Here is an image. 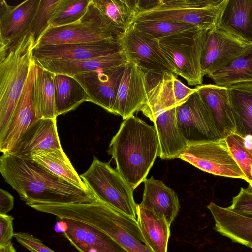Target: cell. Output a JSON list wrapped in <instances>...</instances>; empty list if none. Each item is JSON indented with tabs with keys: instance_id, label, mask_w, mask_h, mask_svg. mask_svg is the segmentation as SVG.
I'll use <instances>...</instances> for the list:
<instances>
[{
	"instance_id": "obj_1",
	"label": "cell",
	"mask_w": 252,
	"mask_h": 252,
	"mask_svg": "<svg viewBox=\"0 0 252 252\" xmlns=\"http://www.w3.org/2000/svg\"><path fill=\"white\" fill-rule=\"evenodd\" d=\"M0 171L28 206L33 203L87 202L95 199L91 191L56 176L30 158L3 153L0 158Z\"/></svg>"
},
{
	"instance_id": "obj_2",
	"label": "cell",
	"mask_w": 252,
	"mask_h": 252,
	"mask_svg": "<svg viewBox=\"0 0 252 252\" xmlns=\"http://www.w3.org/2000/svg\"><path fill=\"white\" fill-rule=\"evenodd\" d=\"M107 152L116 170L134 189L147 178L158 156L159 142L154 126L132 115L124 120Z\"/></svg>"
},
{
	"instance_id": "obj_3",
	"label": "cell",
	"mask_w": 252,
	"mask_h": 252,
	"mask_svg": "<svg viewBox=\"0 0 252 252\" xmlns=\"http://www.w3.org/2000/svg\"><path fill=\"white\" fill-rule=\"evenodd\" d=\"M43 211L58 218L68 219L94 227L109 235L128 252H153L135 218L96 198L87 202L46 204Z\"/></svg>"
},
{
	"instance_id": "obj_4",
	"label": "cell",
	"mask_w": 252,
	"mask_h": 252,
	"mask_svg": "<svg viewBox=\"0 0 252 252\" xmlns=\"http://www.w3.org/2000/svg\"><path fill=\"white\" fill-rule=\"evenodd\" d=\"M33 34L29 31L0 50V134L5 129L34 63Z\"/></svg>"
},
{
	"instance_id": "obj_5",
	"label": "cell",
	"mask_w": 252,
	"mask_h": 252,
	"mask_svg": "<svg viewBox=\"0 0 252 252\" xmlns=\"http://www.w3.org/2000/svg\"><path fill=\"white\" fill-rule=\"evenodd\" d=\"M226 2L227 0H156L154 6L140 13L135 21L173 22L210 30L217 27Z\"/></svg>"
},
{
	"instance_id": "obj_6",
	"label": "cell",
	"mask_w": 252,
	"mask_h": 252,
	"mask_svg": "<svg viewBox=\"0 0 252 252\" xmlns=\"http://www.w3.org/2000/svg\"><path fill=\"white\" fill-rule=\"evenodd\" d=\"M209 30L182 32L157 40L174 73L183 77L189 85L202 83L201 56Z\"/></svg>"
},
{
	"instance_id": "obj_7",
	"label": "cell",
	"mask_w": 252,
	"mask_h": 252,
	"mask_svg": "<svg viewBox=\"0 0 252 252\" xmlns=\"http://www.w3.org/2000/svg\"><path fill=\"white\" fill-rule=\"evenodd\" d=\"M80 176L95 198L136 218L137 204L133 198L134 189L109 163L94 157L88 169Z\"/></svg>"
},
{
	"instance_id": "obj_8",
	"label": "cell",
	"mask_w": 252,
	"mask_h": 252,
	"mask_svg": "<svg viewBox=\"0 0 252 252\" xmlns=\"http://www.w3.org/2000/svg\"><path fill=\"white\" fill-rule=\"evenodd\" d=\"M122 32L104 17L92 0L86 14L80 20L64 26L48 27L38 40L36 46L115 39Z\"/></svg>"
},
{
	"instance_id": "obj_9",
	"label": "cell",
	"mask_w": 252,
	"mask_h": 252,
	"mask_svg": "<svg viewBox=\"0 0 252 252\" xmlns=\"http://www.w3.org/2000/svg\"><path fill=\"white\" fill-rule=\"evenodd\" d=\"M178 158L214 175L246 181L225 138L189 143Z\"/></svg>"
},
{
	"instance_id": "obj_10",
	"label": "cell",
	"mask_w": 252,
	"mask_h": 252,
	"mask_svg": "<svg viewBox=\"0 0 252 252\" xmlns=\"http://www.w3.org/2000/svg\"><path fill=\"white\" fill-rule=\"evenodd\" d=\"M147 99L141 111L152 122L160 112L183 104L196 91L183 84L175 73L147 72Z\"/></svg>"
},
{
	"instance_id": "obj_11",
	"label": "cell",
	"mask_w": 252,
	"mask_h": 252,
	"mask_svg": "<svg viewBox=\"0 0 252 252\" xmlns=\"http://www.w3.org/2000/svg\"><path fill=\"white\" fill-rule=\"evenodd\" d=\"M117 41L129 62L145 71L157 74L174 73L158 41L137 30L133 24L122 32Z\"/></svg>"
},
{
	"instance_id": "obj_12",
	"label": "cell",
	"mask_w": 252,
	"mask_h": 252,
	"mask_svg": "<svg viewBox=\"0 0 252 252\" xmlns=\"http://www.w3.org/2000/svg\"><path fill=\"white\" fill-rule=\"evenodd\" d=\"M176 116L179 129L188 143L221 138L211 111L197 90L176 107Z\"/></svg>"
},
{
	"instance_id": "obj_13",
	"label": "cell",
	"mask_w": 252,
	"mask_h": 252,
	"mask_svg": "<svg viewBox=\"0 0 252 252\" xmlns=\"http://www.w3.org/2000/svg\"><path fill=\"white\" fill-rule=\"evenodd\" d=\"M35 74L34 62L9 123L0 134V151L2 153H10L24 133L39 120L33 95Z\"/></svg>"
},
{
	"instance_id": "obj_14",
	"label": "cell",
	"mask_w": 252,
	"mask_h": 252,
	"mask_svg": "<svg viewBox=\"0 0 252 252\" xmlns=\"http://www.w3.org/2000/svg\"><path fill=\"white\" fill-rule=\"evenodd\" d=\"M126 64L81 74L73 78L85 90L87 101L115 114L118 91Z\"/></svg>"
},
{
	"instance_id": "obj_15",
	"label": "cell",
	"mask_w": 252,
	"mask_h": 252,
	"mask_svg": "<svg viewBox=\"0 0 252 252\" xmlns=\"http://www.w3.org/2000/svg\"><path fill=\"white\" fill-rule=\"evenodd\" d=\"M252 45L238 40L216 27L209 30L201 56L203 76H208L228 64Z\"/></svg>"
},
{
	"instance_id": "obj_16",
	"label": "cell",
	"mask_w": 252,
	"mask_h": 252,
	"mask_svg": "<svg viewBox=\"0 0 252 252\" xmlns=\"http://www.w3.org/2000/svg\"><path fill=\"white\" fill-rule=\"evenodd\" d=\"M58 219L55 230L80 252H128L109 235L94 227L68 219Z\"/></svg>"
},
{
	"instance_id": "obj_17",
	"label": "cell",
	"mask_w": 252,
	"mask_h": 252,
	"mask_svg": "<svg viewBox=\"0 0 252 252\" xmlns=\"http://www.w3.org/2000/svg\"><path fill=\"white\" fill-rule=\"evenodd\" d=\"M148 87L147 72L129 62L125 66L119 87L115 114L125 120L141 111L146 101Z\"/></svg>"
},
{
	"instance_id": "obj_18",
	"label": "cell",
	"mask_w": 252,
	"mask_h": 252,
	"mask_svg": "<svg viewBox=\"0 0 252 252\" xmlns=\"http://www.w3.org/2000/svg\"><path fill=\"white\" fill-rule=\"evenodd\" d=\"M40 0H26L16 6L0 0V50L7 48L31 30Z\"/></svg>"
},
{
	"instance_id": "obj_19",
	"label": "cell",
	"mask_w": 252,
	"mask_h": 252,
	"mask_svg": "<svg viewBox=\"0 0 252 252\" xmlns=\"http://www.w3.org/2000/svg\"><path fill=\"white\" fill-rule=\"evenodd\" d=\"M121 50L117 39L89 43L43 45L34 48L33 57L36 60H82L106 55Z\"/></svg>"
},
{
	"instance_id": "obj_20",
	"label": "cell",
	"mask_w": 252,
	"mask_h": 252,
	"mask_svg": "<svg viewBox=\"0 0 252 252\" xmlns=\"http://www.w3.org/2000/svg\"><path fill=\"white\" fill-rule=\"evenodd\" d=\"M35 63L55 74L75 76L127 64L129 61L121 50L110 54L82 60H36Z\"/></svg>"
},
{
	"instance_id": "obj_21",
	"label": "cell",
	"mask_w": 252,
	"mask_h": 252,
	"mask_svg": "<svg viewBox=\"0 0 252 252\" xmlns=\"http://www.w3.org/2000/svg\"><path fill=\"white\" fill-rule=\"evenodd\" d=\"M61 148L56 118H43L38 120L24 133L9 153L29 158L32 153L38 151Z\"/></svg>"
},
{
	"instance_id": "obj_22",
	"label": "cell",
	"mask_w": 252,
	"mask_h": 252,
	"mask_svg": "<svg viewBox=\"0 0 252 252\" xmlns=\"http://www.w3.org/2000/svg\"><path fill=\"white\" fill-rule=\"evenodd\" d=\"M196 90L209 108L220 137L225 138L236 128L227 88L216 85H198Z\"/></svg>"
},
{
	"instance_id": "obj_23",
	"label": "cell",
	"mask_w": 252,
	"mask_h": 252,
	"mask_svg": "<svg viewBox=\"0 0 252 252\" xmlns=\"http://www.w3.org/2000/svg\"><path fill=\"white\" fill-rule=\"evenodd\" d=\"M207 208L215 220L214 229L232 242L250 247L252 245V218L242 215L211 202Z\"/></svg>"
},
{
	"instance_id": "obj_24",
	"label": "cell",
	"mask_w": 252,
	"mask_h": 252,
	"mask_svg": "<svg viewBox=\"0 0 252 252\" xmlns=\"http://www.w3.org/2000/svg\"><path fill=\"white\" fill-rule=\"evenodd\" d=\"M216 27L252 44V0H227Z\"/></svg>"
},
{
	"instance_id": "obj_25",
	"label": "cell",
	"mask_w": 252,
	"mask_h": 252,
	"mask_svg": "<svg viewBox=\"0 0 252 252\" xmlns=\"http://www.w3.org/2000/svg\"><path fill=\"white\" fill-rule=\"evenodd\" d=\"M153 122L158 139V156L162 159L178 158L188 142L178 125L176 107L160 112Z\"/></svg>"
},
{
	"instance_id": "obj_26",
	"label": "cell",
	"mask_w": 252,
	"mask_h": 252,
	"mask_svg": "<svg viewBox=\"0 0 252 252\" xmlns=\"http://www.w3.org/2000/svg\"><path fill=\"white\" fill-rule=\"evenodd\" d=\"M142 200L140 205L163 215L170 226L180 210L179 198L173 189L153 177L144 181Z\"/></svg>"
},
{
	"instance_id": "obj_27",
	"label": "cell",
	"mask_w": 252,
	"mask_h": 252,
	"mask_svg": "<svg viewBox=\"0 0 252 252\" xmlns=\"http://www.w3.org/2000/svg\"><path fill=\"white\" fill-rule=\"evenodd\" d=\"M136 217L140 230L153 252H167L170 226L165 216L137 204Z\"/></svg>"
},
{
	"instance_id": "obj_28",
	"label": "cell",
	"mask_w": 252,
	"mask_h": 252,
	"mask_svg": "<svg viewBox=\"0 0 252 252\" xmlns=\"http://www.w3.org/2000/svg\"><path fill=\"white\" fill-rule=\"evenodd\" d=\"M28 158L64 180L86 191H90L62 148L49 151H38L32 153Z\"/></svg>"
},
{
	"instance_id": "obj_29",
	"label": "cell",
	"mask_w": 252,
	"mask_h": 252,
	"mask_svg": "<svg viewBox=\"0 0 252 252\" xmlns=\"http://www.w3.org/2000/svg\"><path fill=\"white\" fill-rule=\"evenodd\" d=\"M227 88L235 125V132L252 136V83Z\"/></svg>"
},
{
	"instance_id": "obj_30",
	"label": "cell",
	"mask_w": 252,
	"mask_h": 252,
	"mask_svg": "<svg viewBox=\"0 0 252 252\" xmlns=\"http://www.w3.org/2000/svg\"><path fill=\"white\" fill-rule=\"evenodd\" d=\"M55 75V74L35 64L33 95L39 119L57 118L54 90Z\"/></svg>"
},
{
	"instance_id": "obj_31",
	"label": "cell",
	"mask_w": 252,
	"mask_h": 252,
	"mask_svg": "<svg viewBox=\"0 0 252 252\" xmlns=\"http://www.w3.org/2000/svg\"><path fill=\"white\" fill-rule=\"evenodd\" d=\"M54 90L57 117L75 109L88 100L81 85L69 76L55 74Z\"/></svg>"
},
{
	"instance_id": "obj_32",
	"label": "cell",
	"mask_w": 252,
	"mask_h": 252,
	"mask_svg": "<svg viewBox=\"0 0 252 252\" xmlns=\"http://www.w3.org/2000/svg\"><path fill=\"white\" fill-rule=\"evenodd\" d=\"M208 76L216 85L226 88L238 84L252 83V45L228 64Z\"/></svg>"
},
{
	"instance_id": "obj_33",
	"label": "cell",
	"mask_w": 252,
	"mask_h": 252,
	"mask_svg": "<svg viewBox=\"0 0 252 252\" xmlns=\"http://www.w3.org/2000/svg\"><path fill=\"white\" fill-rule=\"evenodd\" d=\"M104 17L124 32L131 27L141 12L139 0H93Z\"/></svg>"
},
{
	"instance_id": "obj_34",
	"label": "cell",
	"mask_w": 252,
	"mask_h": 252,
	"mask_svg": "<svg viewBox=\"0 0 252 252\" xmlns=\"http://www.w3.org/2000/svg\"><path fill=\"white\" fill-rule=\"evenodd\" d=\"M225 140L235 160L252 189V136L233 133Z\"/></svg>"
},
{
	"instance_id": "obj_35",
	"label": "cell",
	"mask_w": 252,
	"mask_h": 252,
	"mask_svg": "<svg viewBox=\"0 0 252 252\" xmlns=\"http://www.w3.org/2000/svg\"><path fill=\"white\" fill-rule=\"evenodd\" d=\"M133 25L137 30L156 40L182 32L202 29L189 24L156 20L137 21Z\"/></svg>"
},
{
	"instance_id": "obj_36",
	"label": "cell",
	"mask_w": 252,
	"mask_h": 252,
	"mask_svg": "<svg viewBox=\"0 0 252 252\" xmlns=\"http://www.w3.org/2000/svg\"><path fill=\"white\" fill-rule=\"evenodd\" d=\"M92 0H60L48 27L69 25L80 20L86 14Z\"/></svg>"
},
{
	"instance_id": "obj_37",
	"label": "cell",
	"mask_w": 252,
	"mask_h": 252,
	"mask_svg": "<svg viewBox=\"0 0 252 252\" xmlns=\"http://www.w3.org/2000/svg\"><path fill=\"white\" fill-rule=\"evenodd\" d=\"M60 0H40L38 8L32 23L31 31L33 34L36 44L45 31Z\"/></svg>"
},
{
	"instance_id": "obj_38",
	"label": "cell",
	"mask_w": 252,
	"mask_h": 252,
	"mask_svg": "<svg viewBox=\"0 0 252 252\" xmlns=\"http://www.w3.org/2000/svg\"><path fill=\"white\" fill-rule=\"evenodd\" d=\"M228 208L242 215L252 218V189L241 188L239 193L232 198Z\"/></svg>"
},
{
	"instance_id": "obj_39",
	"label": "cell",
	"mask_w": 252,
	"mask_h": 252,
	"mask_svg": "<svg viewBox=\"0 0 252 252\" xmlns=\"http://www.w3.org/2000/svg\"><path fill=\"white\" fill-rule=\"evenodd\" d=\"M14 237L20 244L32 252H56L45 245L41 240L28 233L16 232Z\"/></svg>"
},
{
	"instance_id": "obj_40",
	"label": "cell",
	"mask_w": 252,
	"mask_h": 252,
	"mask_svg": "<svg viewBox=\"0 0 252 252\" xmlns=\"http://www.w3.org/2000/svg\"><path fill=\"white\" fill-rule=\"evenodd\" d=\"M14 218L7 214H0V247L12 242L14 237L13 221Z\"/></svg>"
},
{
	"instance_id": "obj_41",
	"label": "cell",
	"mask_w": 252,
	"mask_h": 252,
	"mask_svg": "<svg viewBox=\"0 0 252 252\" xmlns=\"http://www.w3.org/2000/svg\"><path fill=\"white\" fill-rule=\"evenodd\" d=\"M14 206V198L7 191L0 189V214H7Z\"/></svg>"
},
{
	"instance_id": "obj_42",
	"label": "cell",
	"mask_w": 252,
	"mask_h": 252,
	"mask_svg": "<svg viewBox=\"0 0 252 252\" xmlns=\"http://www.w3.org/2000/svg\"><path fill=\"white\" fill-rule=\"evenodd\" d=\"M0 252H17L13 246V243L11 242L8 245L0 247Z\"/></svg>"
},
{
	"instance_id": "obj_43",
	"label": "cell",
	"mask_w": 252,
	"mask_h": 252,
	"mask_svg": "<svg viewBox=\"0 0 252 252\" xmlns=\"http://www.w3.org/2000/svg\"><path fill=\"white\" fill-rule=\"evenodd\" d=\"M249 248H251V249H252V245H251L249 247Z\"/></svg>"
}]
</instances>
